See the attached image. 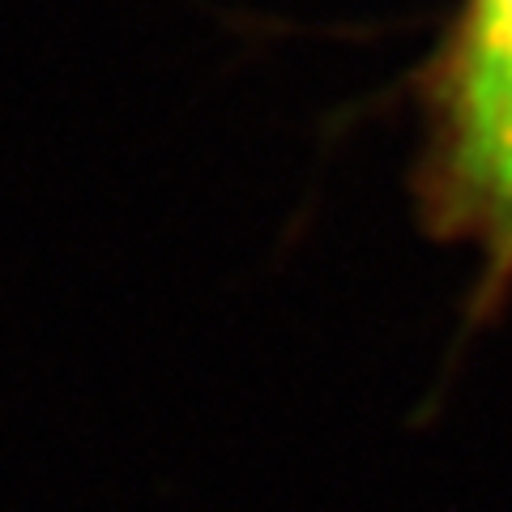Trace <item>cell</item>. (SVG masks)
Listing matches in <instances>:
<instances>
[{
    "instance_id": "6da1fadb",
    "label": "cell",
    "mask_w": 512,
    "mask_h": 512,
    "mask_svg": "<svg viewBox=\"0 0 512 512\" xmlns=\"http://www.w3.org/2000/svg\"><path fill=\"white\" fill-rule=\"evenodd\" d=\"M410 90L414 218L470 256L466 316L487 325L512 299V0H457Z\"/></svg>"
}]
</instances>
